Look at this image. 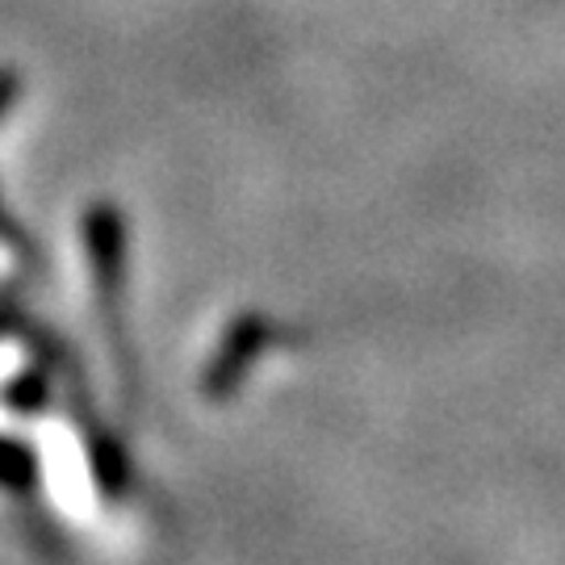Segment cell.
Here are the masks:
<instances>
[{"instance_id":"obj_1","label":"cell","mask_w":565,"mask_h":565,"mask_svg":"<svg viewBox=\"0 0 565 565\" xmlns=\"http://www.w3.org/2000/svg\"><path fill=\"white\" fill-rule=\"evenodd\" d=\"M264 340H268V327L264 319H239V323L226 331L223 348H218V356L210 364V373H205V394L210 398H218L223 403L226 394H235L243 382V373H247V364L260 356Z\"/></svg>"},{"instance_id":"obj_2","label":"cell","mask_w":565,"mask_h":565,"mask_svg":"<svg viewBox=\"0 0 565 565\" xmlns=\"http://www.w3.org/2000/svg\"><path fill=\"white\" fill-rule=\"evenodd\" d=\"M30 473H34V457L25 452L21 445L13 440H0V482H30Z\"/></svg>"}]
</instances>
